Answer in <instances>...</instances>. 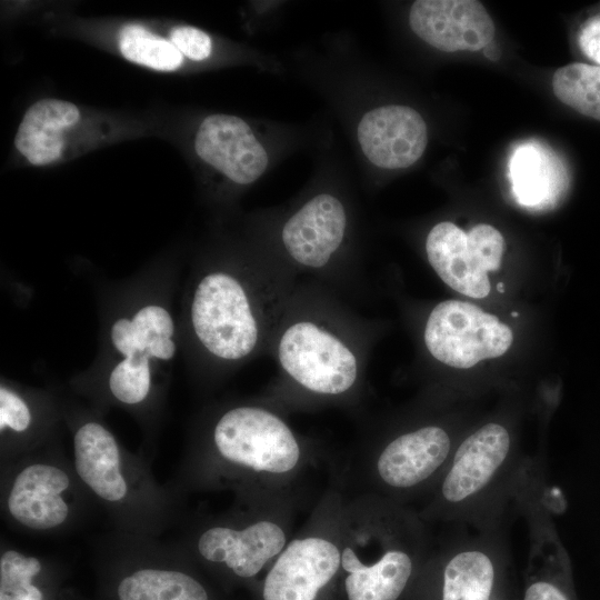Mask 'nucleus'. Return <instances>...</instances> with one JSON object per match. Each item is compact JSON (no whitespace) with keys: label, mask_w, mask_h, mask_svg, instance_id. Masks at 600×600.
I'll return each mask as SVG.
<instances>
[{"label":"nucleus","mask_w":600,"mask_h":600,"mask_svg":"<svg viewBox=\"0 0 600 600\" xmlns=\"http://www.w3.org/2000/svg\"><path fill=\"white\" fill-rule=\"evenodd\" d=\"M323 459L286 412L261 398L227 404L204 420L173 483L183 493L230 491L237 502L304 493L302 480Z\"/></svg>","instance_id":"f257e3e1"},{"label":"nucleus","mask_w":600,"mask_h":600,"mask_svg":"<svg viewBox=\"0 0 600 600\" xmlns=\"http://www.w3.org/2000/svg\"><path fill=\"white\" fill-rule=\"evenodd\" d=\"M268 352L277 376L261 399L283 412L352 407L361 399L367 357L363 320L324 287L297 282Z\"/></svg>","instance_id":"f03ea898"},{"label":"nucleus","mask_w":600,"mask_h":600,"mask_svg":"<svg viewBox=\"0 0 600 600\" xmlns=\"http://www.w3.org/2000/svg\"><path fill=\"white\" fill-rule=\"evenodd\" d=\"M428 527L411 506L344 492L340 579L346 600H399L434 549Z\"/></svg>","instance_id":"7ed1b4c3"},{"label":"nucleus","mask_w":600,"mask_h":600,"mask_svg":"<svg viewBox=\"0 0 600 600\" xmlns=\"http://www.w3.org/2000/svg\"><path fill=\"white\" fill-rule=\"evenodd\" d=\"M72 450L77 476L114 530L159 538L187 518V494L171 482L160 483L151 460L128 451L101 421L74 423Z\"/></svg>","instance_id":"20e7f679"},{"label":"nucleus","mask_w":600,"mask_h":600,"mask_svg":"<svg viewBox=\"0 0 600 600\" xmlns=\"http://www.w3.org/2000/svg\"><path fill=\"white\" fill-rule=\"evenodd\" d=\"M297 280L276 261L253 271L217 269L197 282L190 306L193 334L214 360L244 361L268 352Z\"/></svg>","instance_id":"39448f33"},{"label":"nucleus","mask_w":600,"mask_h":600,"mask_svg":"<svg viewBox=\"0 0 600 600\" xmlns=\"http://www.w3.org/2000/svg\"><path fill=\"white\" fill-rule=\"evenodd\" d=\"M304 493L237 502L218 514L186 518L172 542L194 563L234 580L266 572L296 533Z\"/></svg>","instance_id":"423d86ee"},{"label":"nucleus","mask_w":600,"mask_h":600,"mask_svg":"<svg viewBox=\"0 0 600 600\" xmlns=\"http://www.w3.org/2000/svg\"><path fill=\"white\" fill-rule=\"evenodd\" d=\"M458 443L434 422L362 438L334 479L348 494H372L410 506L422 501L447 468Z\"/></svg>","instance_id":"0eeeda50"},{"label":"nucleus","mask_w":600,"mask_h":600,"mask_svg":"<svg viewBox=\"0 0 600 600\" xmlns=\"http://www.w3.org/2000/svg\"><path fill=\"white\" fill-rule=\"evenodd\" d=\"M524 466L514 457L509 430L498 422L484 423L458 442L440 479L416 511L428 524L489 521L488 506L493 512L498 497L522 482Z\"/></svg>","instance_id":"6e6552de"},{"label":"nucleus","mask_w":600,"mask_h":600,"mask_svg":"<svg viewBox=\"0 0 600 600\" xmlns=\"http://www.w3.org/2000/svg\"><path fill=\"white\" fill-rule=\"evenodd\" d=\"M0 504L4 522L30 534H60L82 523L96 504L72 461L43 447L1 464Z\"/></svg>","instance_id":"1a4fd4ad"},{"label":"nucleus","mask_w":600,"mask_h":600,"mask_svg":"<svg viewBox=\"0 0 600 600\" xmlns=\"http://www.w3.org/2000/svg\"><path fill=\"white\" fill-rule=\"evenodd\" d=\"M101 562L117 572L118 600H211L194 564L172 541L112 530L94 541Z\"/></svg>","instance_id":"9d476101"},{"label":"nucleus","mask_w":600,"mask_h":600,"mask_svg":"<svg viewBox=\"0 0 600 600\" xmlns=\"http://www.w3.org/2000/svg\"><path fill=\"white\" fill-rule=\"evenodd\" d=\"M349 218L343 202L330 192L314 194L287 217L280 227V267L297 280L340 281Z\"/></svg>","instance_id":"9b49d317"},{"label":"nucleus","mask_w":600,"mask_h":600,"mask_svg":"<svg viewBox=\"0 0 600 600\" xmlns=\"http://www.w3.org/2000/svg\"><path fill=\"white\" fill-rule=\"evenodd\" d=\"M513 341L512 330L496 316L460 300H444L430 311L423 330L428 352L441 363L469 369L504 354Z\"/></svg>","instance_id":"f8f14e48"},{"label":"nucleus","mask_w":600,"mask_h":600,"mask_svg":"<svg viewBox=\"0 0 600 600\" xmlns=\"http://www.w3.org/2000/svg\"><path fill=\"white\" fill-rule=\"evenodd\" d=\"M504 240L499 230L486 223L468 233L450 221L431 228L426 238L428 261L451 289L474 299L490 292L488 271L500 268Z\"/></svg>","instance_id":"ddd939ff"},{"label":"nucleus","mask_w":600,"mask_h":600,"mask_svg":"<svg viewBox=\"0 0 600 600\" xmlns=\"http://www.w3.org/2000/svg\"><path fill=\"white\" fill-rule=\"evenodd\" d=\"M112 133L74 103L46 98L31 104L18 127L14 147L32 166L68 160Z\"/></svg>","instance_id":"4468645a"},{"label":"nucleus","mask_w":600,"mask_h":600,"mask_svg":"<svg viewBox=\"0 0 600 600\" xmlns=\"http://www.w3.org/2000/svg\"><path fill=\"white\" fill-rule=\"evenodd\" d=\"M476 534L434 546L433 560L440 568V600H491L498 562L504 544L496 521L476 523Z\"/></svg>","instance_id":"2eb2a0df"},{"label":"nucleus","mask_w":600,"mask_h":600,"mask_svg":"<svg viewBox=\"0 0 600 600\" xmlns=\"http://www.w3.org/2000/svg\"><path fill=\"white\" fill-rule=\"evenodd\" d=\"M409 26L424 42L446 52L481 50L496 32L490 14L474 0L414 1Z\"/></svg>","instance_id":"dca6fc26"},{"label":"nucleus","mask_w":600,"mask_h":600,"mask_svg":"<svg viewBox=\"0 0 600 600\" xmlns=\"http://www.w3.org/2000/svg\"><path fill=\"white\" fill-rule=\"evenodd\" d=\"M366 158L382 169H403L416 163L428 143L421 114L402 104H386L366 112L357 127Z\"/></svg>","instance_id":"f3484780"},{"label":"nucleus","mask_w":600,"mask_h":600,"mask_svg":"<svg viewBox=\"0 0 600 600\" xmlns=\"http://www.w3.org/2000/svg\"><path fill=\"white\" fill-rule=\"evenodd\" d=\"M194 150L203 162L238 184L257 181L269 163L250 126L232 114L206 117L196 132Z\"/></svg>","instance_id":"a211bd4d"},{"label":"nucleus","mask_w":600,"mask_h":600,"mask_svg":"<svg viewBox=\"0 0 600 600\" xmlns=\"http://www.w3.org/2000/svg\"><path fill=\"white\" fill-rule=\"evenodd\" d=\"M173 320L161 306L141 308L131 319L120 318L111 327L113 347L123 359L148 363L150 359L170 360L176 352Z\"/></svg>","instance_id":"6ab92c4d"},{"label":"nucleus","mask_w":600,"mask_h":600,"mask_svg":"<svg viewBox=\"0 0 600 600\" xmlns=\"http://www.w3.org/2000/svg\"><path fill=\"white\" fill-rule=\"evenodd\" d=\"M552 90L564 104L600 120V66L570 63L552 77Z\"/></svg>","instance_id":"aec40b11"},{"label":"nucleus","mask_w":600,"mask_h":600,"mask_svg":"<svg viewBox=\"0 0 600 600\" xmlns=\"http://www.w3.org/2000/svg\"><path fill=\"white\" fill-rule=\"evenodd\" d=\"M119 50L127 60L157 71H174L183 63V56L170 40L137 23L120 30Z\"/></svg>","instance_id":"412c9836"},{"label":"nucleus","mask_w":600,"mask_h":600,"mask_svg":"<svg viewBox=\"0 0 600 600\" xmlns=\"http://www.w3.org/2000/svg\"><path fill=\"white\" fill-rule=\"evenodd\" d=\"M44 562L36 556L1 543L0 600H43L42 589L36 584L44 571Z\"/></svg>","instance_id":"4be33fe9"},{"label":"nucleus","mask_w":600,"mask_h":600,"mask_svg":"<svg viewBox=\"0 0 600 600\" xmlns=\"http://www.w3.org/2000/svg\"><path fill=\"white\" fill-rule=\"evenodd\" d=\"M544 154L534 146H521L510 163L513 191L528 206L538 204L550 194L552 172Z\"/></svg>","instance_id":"5701e85b"},{"label":"nucleus","mask_w":600,"mask_h":600,"mask_svg":"<svg viewBox=\"0 0 600 600\" xmlns=\"http://www.w3.org/2000/svg\"><path fill=\"white\" fill-rule=\"evenodd\" d=\"M169 40L183 57L193 61L206 60L212 52V41L209 34L191 26L173 28Z\"/></svg>","instance_id":"b1692460"},{"label":"nucleus","mask_w":600,"mask_h":600,"mask_svg":"<svg viewBox=\"0 0 600 600\" xmlns=\"http://www.w3.org/2000/svg\"><path fill=\"white\" fill-rule=\"evenodd\" d=\"M578 42L582 52L600 64V14L589 18L582 24Z\"/></svg>","instance_id":"393cba45"},{"label":"nucleus","mask_w":600,"mask_h":600,"mask_svg":"<svg viewBox=\"0 0 600 600\" xmlns=\"http://www.w3.org/2000/svg\"><path fill=\"white\" fill-rule=\"evenodd\" d=\"M523 600H569L554 582L547 579L533 580L526 589Z\"/></svg>","instance_id":"a878e982"}]
</instances>
